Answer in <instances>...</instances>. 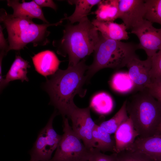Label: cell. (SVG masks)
I'll return each mask as SVG.
<instances>
[{
	"label": "cell",
	"mask_w": 161,
	"mask_h": 161,
	"mask_svg": "<svg viewBox=\"0 0 161 161\" xmlns=\"http://www.w3.org/2000/svg\"><path fill=\"white\" fill-rule=\"evenodd\" d=\"M88 66L85 59L65 70L58 69L44 85L50 98L49 104L54 106L63 118H67L77 106L74 98L76 95L83 97L86 90L83 88L86 80L85 73Z\"/></svg>",
	"instance_id": "cell-1"
},
{
	"label": "cell",
	"mask_w": 161,
	"mask_h": 161,
	"mask_svg": "<svg viewBox=\"0 0 161 161\" xmlns=\"http://www.w3.org/2000/svg\"><path fill=\"white\" fill-rule=\"evenodd\" d=\"M86 17L76 25L69 22L63 35L52 42L57 53L68 56V66H73L94 52L100 39V32Z\"/></svg>",
	"instance_id": "cell-2"
},
{
	"label": "cell",
	"mask_w": 161,
	"mask_h": 161,
	"mask_svg": "<svg viewBox=\"0 0 161 161\" xmlns=\"http://www.w3.org/2000/svg\"><path fill=\"white\" fill-rule=\"evenodd\" d=\"M0 21L8 33V52L20 51L30 43L34 47L46 45L49 42L48 37L50 33L48 27L60 25L63 21L38 24L32 19L14 17L3 8L0 9Z\"/></svg>",
	"instance_id": "cell-3"
},
{
	"label": "cell",
	"mask_w": 161,
	"mask_h": 161,
	"mask_svg": "<svg viewBox=\"0 0 161 161\" xmlns=\"http://www.w3.org/2000/svg\"><path fill=\"white\" fill-rule=\"evenodd\" d=\"M126 100L128 114L139 137L145 138L160 134L161 102L147 89L136 91Z\"/></svg>",
	"instance_id": "cell-4"
},
{
	"label": "cell",
	"mask_w": 161,
	"mask_h": 161,
	"mask_svg": "<svg viewBox=\"0 0 161 161\" xmlns=\"http://www.w3.org/2000/svg\"><path fill=\"white\" fill-rule=\"evenodd\" d=\"M100 39L94 51V60L88 66L85 75L86 82L98 71L105 68L119 69L126 66L137 56V44L106 38L100 32Z\"/></svg>",
	"instance_id": "cell-5"
},
{
	"label": "cell",
	"mask_w": 161,
	"mask_h": 161,
	"mask_svg": "<svg viewBox=\"0 0 161 161\" xmlns=\"http://www.w3.org/2000/svg\"><path fill=\"white\" fill-rule=\"evenodd\" d=\"M63 118L64 133L49 161H88L93 149L85 145L73 131L68 118Z\"/></svg>",
	"instance_id": "cell-6"
},
{
	"label": "cell",
	"mask_w": 161,
	"mask_h": 161,
	"mask_svg": "<svg viewBox=\"0 0 161 161\" xmlns=\"http://www.w3.org/2000/svg\"><path fill=\"white\" fill-rule=\"evenodd\" d=\"M55 111L45 126L40 131L30 152L29 161H49L61 138L53 127L54 119L57 114Z\"/></svg>",
	"instance_id": "cell-7"
},
{
	"label": "cell",
	"mask_w": 161,
	"mask_h": 161,
	"mask_svg": "<svg viewBox=\"0 0 161 161\" xmlns=\"http://www.w3.org/2000/svg\"><path fill=\"white\" fill-rule=\"evenodd\" d=\"M131 33L138 38V49L144 50L147 57L151 58L161 49V28H156L149 21L144 19L138 23L131 29Z\"/></svg>",
	"instance_id": "cell-8"
},
{
	"label": "cell",
	"mask_w": 161,
	"mask_h": 161,
	"mask_svg": "<svg viewBox=\"0 0 161 161\" xmlns=\"http://www.w3.org/2000/svg\"><path fill=\"white\" fill-rule=\"evenodd\" d=\"M71 120L72 129L88 148H94L92 137L96 124L91 117L90 107L80 108L76 106L68 117Z\"/></svg>",
	"instance_id": "cell-9"
},
{
	"label": "cell",
	"mask_w": 161,
	"mask_h": 161,
	"mask_svg": "<svg viewBox=\"0 0 161 161\" xmlns=\"http://www.w3.org/2000/svg\"><path fill=\"white\" fill-rule=\"evenodd\" d=\"M128 74L134 83L136 91L147 89L151 80L150 72L151 67V58L141 60L138 56L132 58L127 63Z\"/></svg>",
	"instance_id": "cell-10"
},
{
	"label": "cell",
	"mask_w": 161,
	"mask_h": 161,
	"mask_svg": "<svg viewBox=\"0 0 161 161\" xmlns=\"http://www.w3.org/2000/svg\"><path fill=\"white\" fill-rule=\"evenodd\" d=\"M119 16L127 30L144 19V0H118Z\"/></svg>",
	"instance_id": "cell-11"
},
{
	"label": "cell",
	"mask_w": 161,
	"mask_h": 161,
	"mask_svg": "<svg viewBox=\"0 0 161 161\" xmlns=\"http://www.w3.org/2000/svg\"><path fill=\"white\" fill-rule=\"evenodd\" d=\"M32 58L35 70L46 78L57 71L61 62L55 53L50 50L40 52Z\"/></svg>",
	"instance_id": "cell-12"
},
{
	"label": "cell",
	"mask_w": 161,
	"mask_h": 161,
	"mask_svg": "<svg viewBox=\"0 0 161 161\" xmlns=\"http://www.w3.org/2000/svg\"><path fill=\"white\" fill-rule=\"evenodd\" d=\"M144 153L155 161L161 160V133L153 136L136 139L128 150Z\"/></svg>",
	"instance_id": "cell-13"
},
{
	"label": "cell",
	"mask_w": 161,
	"mask_h": 161,
	"mask_svg": "<svg viewBox=\"0 0 161 161\" xmlns=\"http://www.w3.org/2000/svg\"><path fill=\"white\" fill-rule=\"evenodd\" d=\"M7 5L13 10V16L15 17L25 18L31 19L38 18L45 23H49L45 18L41 8L34 1L26 2L22 1L7 0Z\"/></svg>",
	"instance_id": "cell-14"
},
{
	"label": "cell",
	"mask_w": 161,
	"mask_h": 161,
	"mask_svg": "<svg viewBox=\"0 0 161 161\" xmlns=\"http://www.w3.org/2000/svg\"><path fill=\"white\" fill-rule=\"evenodd\" d=\"M114 134L115 153L128 150L134 143L139 134L131 118L122 124Z\"/></svg>",
	"instance_id": "cell-15"
},
{
	"label": "cell",
	"mask_w": 161,
	"mask_h": 161,
	"mask_svg": "<svg viewBox=\"0 0 161 161\" xmlns=\"http://www.w3.org/2000/svg\"><path fill=\"white\" fill-rule=\"evenodd\" d=\"M104 38L115 41L127 40L129 38L127 28L123 23L102 22L96 19L92 22Z\"/></svg>",
	"instance_id": "cell-16"
},
{
	"label": "cell",
	"mask_w": 161,
	"mask_h": 161,
	"mask_svg": "<svg viewBox=\"0 0 161 161\" xmlns=\"http://www.w3.org/2000/svg\"><path fill=\"white\" fill-rule=\"evenodd\" d=\"M30 67L29 62L24 60L18 55H16L15 58L6 75L2 83L0 84V89H2L11 81L19 80L22 82L28 81L27 77V69Z\"/></svg>",
	"instance_id": "cell-17"
},
{
	"label": "cell",
	"mask_w": 161,
	"mask_h": 161,
	"mask_svg": "<svg viewBox=\"0 0 161 161\" xmlns=\"http://www.w3.org/2000/svg\"><path fill=\"white\" fill-rule=\"evenodd\" d=\"M101 1L100 0H68L70 4L75 5L74 12L70 16H68L66 14L64 17L61 20H66L72 24L80 22L81 20L87 17L92 7L98 4Z\"/></svg>",
	"instance_id": "cell-18"
},
{
	"label": "cell",
	"mask_w": 161,
	"mask_h": 161,
	"mask_svg": "<svg viewBox=\"0 0 161 161\" xmlns=\"http://www.w3.org/2000/svg\"><path fill=\"white\" fill-rule=\"evenodd\" d=\"M111 135L96 124L92 133L94 148L103 153H115V141Z\"/></svg>",
	"instance_id": "cell-19"
},
{
	"label": "cell",
	"mask_w": 161,
	"mask_h": 161,
	"mask_svg": "<svg viewBox=\"0 0 161 161\" xmlns=\"http://www.w3.org/2000/svg\"><path fill=\"white\" fill-rule=\"evenodd\" d=\"M118 0H101L94 12L96 19L102 22H114L118 18Z\"/></svg>",
	"instance_id": "cell-20"
},
{
	"label": "cell",
	"mask_w": 161,
	"mask_h": 161,
	"mask_svg": "<svg viewBox=\"0 0 161 161\" xmlns=\"http://www.w3.org/2000/svg\"><path fill=\"white\" fill-rule=\"evenodd\" d=\"M114 106L111 97L105 92H100L92 98L90 107L97 113L103 115L108 114L112 110Z\"/></svg>",
	"instance_id": "cell-21"
},
{
	"label": "cell",
	"mask_w": 161,
	"mask_h": 161,
	"mask_svg": "<svg viewBox=\"0 0 161 161\" xmlns=\"http://www.w3.org/2000/svg\"><path fill=\"white\" fill-rule=\"evenodd\" d=\"M110 83L114 91L120 93H127L135 90V84L128 72H116L113 76Z\"/></svg>",
	"instance_id": "cell-22"
},
{
	"label": "cell",
	"mask_w": 161,
	"mask_h": 161,
	"mask_svg": "<svg viewBox=\"0 0 161 161\" xmlns=\"http://www.w3.org/2000/svg\"><path fill=\"white\" fill-rule=\"evenodd\" d=\"M126 103V100L119 110L112 118L102 122L99 125L110 134L114 133L120 126L129 118Z\"/></svg>",
	"instance_id": "cell-23"
},
{
	"label": "cell",
	"mask_w": 161,
	"mask_h": 161,
	"mask_svg": "<svg viewBox=\"0 0 161 161\" xmlns=\"http://www.w3.org/2000/svg\"><path fill=\"white\" fill-rule=\"evenodd\" d=\"M144 19L161 26V0H144Z\"/></svg>",
	"instance_id": "cell-24"
},
{
	"label": "cell",
	"mask_w": 161,
	"mask_h": 161,
	"mask_svg": "<svg viewBox=\"0 0 161 161\" xmlns=\"http://www.w3.org/2000/svg\"><path fill=\"white\" fill-rule=\"evenodd\" d=\"M116 154L117 161H155L146 154L136 151L125 150Z\"/></svg>",
	"instance_id": "cell-25"
},
{
	"label": "cell",
	"mask_w": 161,
	"mask_h": 161,
	"mask_svg": "<svg viewBox=\"0 0 161 161\" xmlns=\"http://www.w3.org/2000/svg\"><path fill=\"white\" fill-rule=\"evenodd\" d=\"M150 76L151 82L161 81V49L151 58Z\"/></svg>",
	"instance_id": "cell-26"
},
{
	"label": "cell",
	"mask_w": 161,
	"mask_h": 161,
	"mask_svg": "<svg viewBox=\"0 0 161 161\" xmlns=\"http://www.w3.org/2000/svg\"><path fill=\"white\" fill-rule=\"evenodd\" d=\"M88 161H117V154L113 153L111 155H107L93 148Z\"/></svg>",
	"instance_id": "cell-27"
},
{
	"label": "cell",
	"mask_w": 161,
	"mask_h": 161,
	"mask_svg": "<svg viewBox=\"0 0 161 161\" xmlns=\"http://www.w3.org/2000/svg\"><path fill=\"white\" fill-rule=\"evenodd\" d=\"M147 89L151 95L161 103V81L152 82Z\"/></svg>",
	"instance_id": "cell-28"
},
{
	"label": "cell",
	"mask_w": 161,
	"mask_h": 161,
	"mask_svg": "<svg viewBox=\"0 0 161 161\" xmlns=\"http://www.w3.org/2000/svg\"><path fill=\"white\" fill-rule=\"evenodd\" d=\"M3 28L0 26V53L5 55L8 52L9 44H7L6 39L5 38L3 32Z\"/></svg>",
	"instance_id": "cell-29"
},
{
	"label": "cell",
	"mask_w": 161,
	"mask_h": 161,
	"mask_svg": "<svg viewBox=\"0 0 161 161\" xmlns=\"http://www.w3.org/2000/svg\"><path fill=\"white\" fill-rule=\"evenodd\" d=\"M35 2L41 8L44 7H50L55 11L57 9L56 4L51 0H34Z\"/></svg>",
	"instance_id": "cell-30"
},
{
	"label": "cell",
	"mask_w": 161,
	"mask_h": 161,
	"mask_svg": "<svg viewBox=\"0 0 161 161\" xmlns=\"http://www.w3.org/2000/svg\"><path fill=\"white\" fill-rule=\"evenodd\" d=\"M160 133H161V125L160 126Z\"/></svg>",
	"instance_id": "cell-31"
},
{
	"label": "cell",
	"mask_w": 161,
	"mask_h": 161,
	"mask_svg": "<svg viewBox=\"0 0 161 161\" xmlns=\"http://www.w3.org/2000/svg\"><path fill=\"white\" fill-rule=\"evenodd\" d=\"M161 161V160H159V161Z\"/></svg>",
	"instance_id": "cell-32"
}]
</instances>
